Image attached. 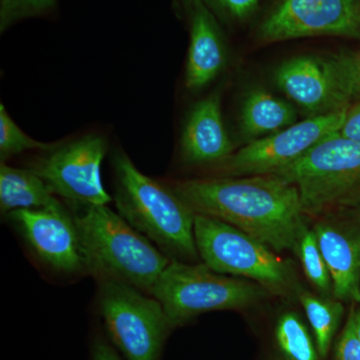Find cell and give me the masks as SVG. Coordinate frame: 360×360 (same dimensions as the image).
<instances>
[{
	"mask_svg": "<svg viewBox=\"0 0 360 360\" xmlns=\"http://www.w3.org/2000/svg\"><path fill=\"white\" fill-rule=\"evenodd\" d=\"M99 283V314L111 342L127 360H160L174 329L161 303L127 284Z\"/></svg>",
	"mask_w": 360,
	"mask_h": 360,
	"instance_id": "6",
	"label": "cell"
},
{
	"mask_svg": "<svg viewBox=\"0 0 360 360\" xmlns=\"http://www.w3.org/2000/svg\"><path fill=\"white\" fill-rule=\"evenodd\" d=\"M292 106L264 90L250 92L241 110V129L251 137L271 134L295 123Z\"/></svg>",
	"mask_w": 360,
	"mask_h": 360,
	"instance_id": "17",
	"label": "cell"
},
{
	"mask_svg": "<svg viewBox=\"0 0 360 360\" xmlns=\"http://www.w3.org/2000/svg\"><path fill=\"white\" fill-rule=\"evenodd\" d=\"M58 0H1L0 2V32L27 18L51 13Z\"/></svg>",
	"mask_w": 360,
	"mask_h": 360,
	"instance_id": "23",
	"label": "cell"
},
{
	"mask_svg": "<svg viewBox=\"0 0 360 360\" xmlns=\"http://www.w3.org/2000/svg\"><path fill=\"white\" fill-rule=\"evenodd\" d=\"M340 134L360 143V101L347 108Z\"/></svg>",
	"mask_w": 360,
	"mask_h": 360,
	"instance_id": "26",
	"label": "cell"
},
{
	"mask_svg": "<svg viewBox=\"0 0 360 360\" xmlns=\"http://www.w3.org/2000/svg\"><path fill=\"white\" fill-rule=\"evenodd\" d=\"M274 79L284 94L315 115L340 110L322 58L296 56L288 59L277 68Z\"/></svg>",
	"mask_w": 360,
	"mask_h": 360,
	"instance_id": "15",
	"label": "cell"
},
{
	"mask_svg": "<svg viewBox=\"0 0 360 360\" xmlns=\"http://www.w3.org/2000/svg\"><path fill=\"white\" fill-rule=\"evenodd\" d=\"M295 186L304 213H319L360 184V143L336 134L271 174Z\"/></svg>",
	"mask_w": 360,
	"mask_h": 360,
	"instance_id": "7",
	"label": "cell"
},
{
	"mask_svg": "<svg viewBox=\"0 0 360 360\" xmlns=\"http://www.w3.org/2000/svg\"><path fill=\"white\" fill-rule=\"evenodd\" d=\"M217 20L243 22L255 14L262 0H201Z\"/></svg>",
	"mask_w": 360,
	"mask_h": 360,
	"instance_id": "24",
	"label": "cell"
},
{
	"mask_svg": "<svg viewBox=\"0 0 360 360\" xmlns=\"http://www.w3.org/2000/svg\"><path fill=\"white\" fill-rule=\"evenodd\" d=\"M61 205L44 180L30 168L22 169L1 162L0 210L2 214L25 210H44Z\"/></svg>",
	"mask_w": 360,
	"mask_h": 360,
	"instance_id": "16",
	"label": "cell"
},
{
	"mask_svg": "<svg viewBox=\"0 0 360 360\" xmlns=\"http://www.w3.org/2000/svg\"><path fill=\"white\" fill-rule=\"evenodd\" d=\"M7 217L45 269L66 277L89 274L77 222L65 206L18 210Z\"/></svg>",
	"mask_w": 360,
	"mask_h": 360,
	"instance_id": "11",
	"label": "cell"
},
{
	"mask_svg": "<svg viewBox=\"0 0 360 360\" xmlns=\"http://www.w3.org/2000/svg\"><path fill=\"white\" fill-rule=\"evenodd\" d=\"M295 251L300 257L305 276L312 285L321 292H328L333 288L330 274L314 229L303 227Z\"/></svg>",
	"mask_w": 360,
	"mask_h": 360,
	"instance_id": "21",
	"label": "cell"
},
{
	"mask_svg": "<svg viewBox=\"0 0 360 360\" xmlns=\"http://www.w3.org/2000/svg\"><path fill=\"white\" fill-rule=\"evenodd\" d=\"M298 298L314 331L319 355L321 359H326L340 324L342 304L340 302L319 297L305 290L300 291Z\"/></svg>",
	"mask_w": 360,
	"mask_h": 360,
	"instance_id": "19",
	"label": "cell"
},
{
	"mask_svg": "<svg viewBox=\"0 0 360 360\" xmlns=\"http://www.w3.org/2000/svg\"><path fill=\"white\" fill-rule=\"evenodd\" d=\"M277 348L284 360H319L316 342L295 312L281 315L274 329Z\"/></svg>",
	"mask_w": 360,
	"mask_h": 360,
	"instance_id": "20",
	"label": "cell"
},
{
	"mask_svg": "<svg viewBox=\"0 0 360 360\" xmlns=\"http://www.w3.org/2000/svg\"><path fill=\"white\" fill-rule=\"evenodd\" d=\"M189 30L186 85L200 90L224 68L225 46L219 20L201 0H182Z\"/></svg>",
	"mask_w": 360,
	"mask_h": 360,
	"instance_id": "12",
	"label": "cell"
},
{
	"mask_svg": "<svg viewBox=\"0 0 360 360\" xmlns=\"http://www.w3.org/2000/svg\"><path fill=\"white\" fill-rule=\"evenodd\" d=\"M338 110L360 101V51H342L322 58Z\"/></svg>",
	"mask_w": 360,
	"mask_h": 360,
	"instance_id": "18",
	"label": "cell"
},
{
	"mask_svg": "<svg viewBox=\"0 0 360 360\" xmlns=\"http://www.w3.org/2000/svg\"><path fill=\"white\" fill-rule=\"evenodd\" d=\"M257 32L269 44L314 37L360 39V0H277Z\"/></svg>",
	"mask_w": 360,
	"mask_h": 360,
	"instance_id": "10",
	"label": "cell"
},
{
	"mask_svg": "<svg viewBox=\"0 0 360 360\" xmlns=\"http://www.w3.org/2000/svg\"><path fill=\"white\" fill-rule=\"evenodd\" d=\"M56 144L35 141L14 122L6 106L0 104V160L6 162L9 158L32 149L49 150Z\"/></svg>",
	"mask_w": 360,
	"mask_h": 360,
	"instance_id": "22",
	"label": "cell"
},
{
	"mask_svg": "<svg viewBox=\"0 0 360 360\" xmlns=\"http://www.w3.org/2000/svg\"><path fill=\"white\" fill-rule=\"evenodd\" d=\"M359 217H360V208H359Z\"/></svg>",
	"mask_w": 360,
	"mask_h": 360,
	"instance_id": "29",
	"label": "cell"
},
{
	"mask_svg": "<svg viewBox=\"0 0 360 360\" xmlns=\"http://www.w3.org/2000/svg\"><path fill=\"white\" fill-rule=\"evenodd\" d=\"M180 150L182 160L189 165H217L232 155L219 94L194 105L182 131Z\"/></svg>",
	"mask_w": 360,
	"mask_h": 360,
	"instance_id": "13",
	"label": "cell"
},
{
	"mask_svg": "<svg viewBox=\"0 0 360 360\" xmlns=\"http://www.w3.org/2000/svg\"><path fill=\"white\" fill-rule=\"evenodd\" d=\"M91 360H122L115 348L103 340H97L91 350Z\"/></svg>",
	"mask_w": 360,
	"mask_h": 360,
	"instance_id": "27",
	"label": "cell"
},
{
	"mask_svg": "<svg viewBox=\"0 0 360 360\" xmlns=\"http://www.w3.org/2000/svg\"><path fill=\"white\" fill-rule=\"evenodd\" d=\"M115 200L118 213L170 259L194 262L195 213L168 186L135 167L129 155L113 156Z\"/></svg>",
	"mask_w": 360,
	"mask_h": 360,
	"instance_id": "3",
	"label": "cell"
},
{
	"mask_svg": "<svg viewBox=\"0 0 360 360\" xmlns=\"http://www.w3.org/2000/svg\"><path fill=\"white\" fill-rule=\"evenodd\" d=\"M347 108L314 115L252 141L214 167L224 176L271 174L295 162L322 139L340 131Z\"/></svg>",
	"mask_w": 360,
	"mask_h": 360,
	"instance_id": "9",
	"label": "cell"
},
{
	"mask_svg": "<svg viewBox=\"0 0 360 360\" xmlns=\"http://www.w3.org/2000/svg\"><path fill=\"white\" fill-rule=\"evenodd\" d=\"M194 238L203 264L215 272L243 277L272 292L286 293L292 290L295 279L290 265L245 231L195 213Z\"/></svg>",
	"mask_w": 360,
	"mask_h": 360,
	"instance_id": "5",
	"label": "cell"
},
{
	"mask_svg": "<svg viewBox=\"0 0 360 360\" xmlns=\"http://www.w3.org/2000/svg\"><path fill=\"white\" fill-rule=\"evenodd\" d=\"M196 214L226 222L272 250H295L303 227L297 188L274 174L180 180L168 186Z\"/></svg>",
	"mask_w": 360,
	"mask_h": 360,
	"instance_id": "1",
	"label": "cell"
},
{
	"mask_svg": "<svg viewBox=\"0 0 360 360\" xmlns=\"http://www.w3.org/2000/svg\"><path fill=\"white\" fill-rule=\"evenodd\" d=\"M257 283L215 272L205 264L170 260L153 288L172 328L215 310L243 309L269 295Z\"/></svg>",
	"mask_w": 360,
	"mask_h": 360,
	"instance_id": "4",
	"label": "cell"
},
{
	"mask_svg": "<svg viewBox=\"0 0 360 360\" xmlns=\"http://www.w3.org/2000/svg\"><path fill=\"white\" fill-rule=\"evenodd\" d=\"M314 231L335 298L360 302V234L354 236L328 222L316 224Z\"/></svg>",
	"mask_w": 360,
	"mask_h": 360,
	"instance_id": "14",
	"label": "cell"
},
{
	"mask_svg": "<svg viewBox=\"0 0 360 360\" xmlns=\"http://www.w3.org/2000/svg\"><path fill=\"white\" fill-rule=\"evenodd\" d=\"M333 360H360V342L349 316L335 347Z\"/></svg>",
	"mask_w": 360,
	"mask_h": 360,
	"instance_id": "25",
	"label": "cell"
},
{
	"mask_svg": "<svg viewBox=\"0 0 360 360\" xmlns=\"http://www.w3.org/2000/svg\"><path fill=\"white\" fill-rule=\"evenodd\" d=\"M106 151L108 142L103 136L86 135L56 144L30 169L44 180L54 195L79 205H106L111 198L101 174Z\"/></svg>",
	"mask_w": 360,
	"mask_h": 360,
	"instance_id": "8",
	"label": "cell"
},
{
	"mask_svg": "<svg viewBox=\"0 0 360 360\" xmlns=\"http://www.w3.org/2000/svg\"><path fill=\"white\" fill-rule=\"evenodd\" d=\"M350 316H352V322H354L355 333H356L357 338H359L360 342V310L354 312Z\"/></svg>",
	"mask_w": 360,
	"mask_h": 360,
	"instance_id": "28",
	"label": "cell"
},
{
	"mask_svg": "<svg viewBox=\"0 0 360 360\" xmlns=\"http://www.w3.org/2000/svg\"><path fill=\"white\" fill-rule=\"evenodd\" d=\"M84 207L75 219L89 274L98 283H124L153 295L172 259L120 213L106 205Z\"/></svg>",
	"mask_w": 360,
	"mask_h": 360,
	"instance_id": "2",
	"label": "cell"
}]
</instances>
